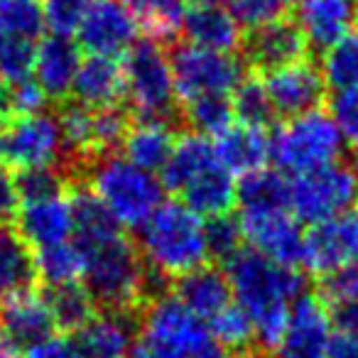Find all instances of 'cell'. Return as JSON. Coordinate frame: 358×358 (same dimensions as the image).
<instances>
[{
	"label": "cell",
	"instance_id": "cell-37",
	"mask_svg": "<svg viewBox=\"0 0 358 358\" xmlns=\"http://www.w3.org/2000/svg\"><path fill=\"white\" fill-rule=\"evenodd\" d=\"M206 327L211 329L216 341H219L229 353L245 351V348H250V343L255 341L253 322H250L248 314H245L236 302L229 304L221 314H216Z\"/></svg>",
	"mask_w": 358,
	"mask_h": 358
},
{
	"label": "cell",
	"instance_id": "cell-26",
	"mask_svg": "<svg viewBox=\"0 0 358 358\" xmlns=\"http://www.w3.org/2000/svg\"><path fill=\"white\" fill-rule=\"evenodd\" d=\"M135 331L128 314H96L79 331L81 353L86 358H130L135 348Z\"/></svg>",
	"mask_w": 358,
	"mask_h": 358
},
{
	"label": "cell",
	"instance_id": "cell-32",
	"mask_svg": "<svg viewBox=\"0 0 358 358\" xmlns=\"http://www.w3.org/2000/svg\"><path fill=\"white\" fill-rule=\"evenodd\" d=\"M42 30V0H0V40L37 45Z\"/></svg>",
	"mask_w": 358,
	"mask_h": 358
},
{
	"label": "cell",
	"instance_id": "cell-45",
	"mask_svg": "<svg viewBox=\"0 0 358 358\" xmlns=\"http://www.w3.org/2000/svg\"><path fill=\"white\" fill-rule=\"evenodd\" d=\"M17 192H20V201H32L42 199V196L62 194L64 192V182H62V174L55 167L45 169H27L15 177Z\"/></svg>",
	"mask_w": 358,
	"mask_h": 358
},
{
	"label": "cell",
	"instance_id": "cell-12",
	"mask_svg": "<svg viewBox=\"0 0 358 358\" xmlns=\"http://www.w3.org/2000/svg\"><path fill=\"white\" fill-rule=\"evenodd\" d=\"M238 229L250 250L287 268H297L302 258L304 231L289 204H268L238 209Z\"/></svg>",
	"mask_w": 358,
	"mask_h": 358
},
{
	"label": "cell",
	"instance_id": "cell-54",
	"mask_svg": "<svg viewBox=\"0 0 358 358\" xmlns=\"http://www.w3.org/2000/svg\"><path fill=\"white\" fill-rule=\"evenodd\" d=\"M353 177H356V187H358V164H356V169H353Z\"/></svg>",
	"mask_w": 358,
	"mask_h": 358
},
{
	"label": "cell",
	"instance_id": "cell-38",
	"mask_svg": "<svg viewBox=\"0 0 358 358\" xmlns=\"http://www.w3.org/2000/svg\"><path fill=\"white\" fill-rule=\"evenodd\" d=\"M91 0H42V17L52 37H71L79 32Z\"/></svg>",
	"mask_w": 358,
	"mask_h": 358
},
{
	"label": "cell",
	"instance_id": "cell-17",
	"mask_svg": "<svg viewBox=\"0 0 358 358\" xmlns=\"http://www.w3.org/2000/svg\"><path fill=\"white\" fill-rule=\"evenodd\" d=\"M15 221L17 234L30 245V250L74 241V209H71V196H66L64 192L42 196V199L20 201Z\"/></svg>",
	"mask_w": 358,
	"mask_h": 358
},
{
	"label": "cell",
	"instance_id": "cell-34",
	"mask_svg": "<svg viewBox=\"0 0 358 358\" xmlns=\"http://www.w3.org/2000/svg\"><path fill=\"white\" fill-rule=\"evenodd\" d=\"M185 118L196 130V135L219 138L236 123L231 96H204V99L189 101L185 103Z\"/></svg>",
	"mask_w": 358,
	"mask_h": 358
},
{
	"label": "cell",
	"instance_id": "cell-22",
	"mask_svg": "<svg viewBox=\"0 0 358 358\" xmlns=\"http://www.w3.org/2000/svg\"><path fill=\"white\" fill-rule=\"evenodd\" d=\"M214 150L234 177H248L265 169V162L270 159V138L265 128L234 123L226 133L214 138Z\"/></svg>",
	"mask_w": 358,
	"mask_h": 358
},
{
	"label": "cell",
	"instance_id": "cell-18",
	"mask_svg": "<svg viewBox=\"0 0 358 358\" xmlns=\"http://www.w3.org/2000/svg\"><path fill=\"white\" fill-rule=\"evenodd\" d=\"M0 334L17 348H30L55 336V322L45 294L25 289L0 299Z\"/></svg>",
	"mask_w": 358,
	"mask_h": 358
},
{
	"label": "cell",
	"instance_id": "cell-43",
	"mask_svg": "<svg viewBox=\"0 0 358 358\" xmlns=\"http://www.w3.org/2000/svg\"><path fill=\"white\" fill-rule=\"evenodd\" d=\"M329 115L336 123L343 145L358 150V86L336 91L331 99V113Z\"/></svg>",
	"mask_w": 358,
	"mask_h": 358
},
{
	"label": "cell",
	"instance_id": "cell-21",
	"mask_svg": "<svg viewBox=\"0 0 358 358\" xmlns=\"http://www.w3.org/2000/svg\"><path fill=\"white\" fill-rule=\"evenodd\" d=\"M81 57L79 47L66 37H47L37 45L32 81L45 91L47 99H66L74 89Z\"/></svg>",
	"mask_w": 358,
	"mask_h": 358
},
{
	"label": "cell",
	"instance_id": "cell-25",
	"mask_svg": "<svg viewBox=\"0 0 358 358\" xmlns=\"http://www.w3.org/2000/svg\"><path fill=\"white\" fill-rule=\"evenodd\" d=\"M304 50H307V40L299 32L297 22H289L285 17L255 30L248 40L250 62L268 71L304 59Z\"/></svg>",
	"mask_w": 358,
	"mask_h": 358
},
{
	"label": "cell",
	"instance_id": "cell-41",
	"mask_svg": "<svg viewBox=\"0 0 358 358\" xmlns=\"http://www.w3.org/2000/svg\"><path fill=\"white\" fill-rule=\"evenodd\" d=\"M47 96L35 81H22V84L8 86V91L3 94L0 108L6 118H27V115L45 113Z\"/></svg>",
	"mask_w": 358,
	"mask_h": 358
},
{
	"label": "cell",
	"instance_id": "cell-49",
	"mask_svg": "<svg viewBox=\"0 0 358 358\" xmlns=\"http://www.w3.org/2000/svg\"><path fill=\"white\" fill-rule=\"evenodd\" d=\"M327 358H358V334L336 329L329 341Z\"/></svg>",
	"mask_w": 358,
	"mask_h": 358
},
{
	"label": "cell",
	"instance_id": "cell-1",
	"mask_svg": "<svg viewBox=\"0 0 358 358\" xmlns=\"http://www.w3.org/2000/svg\"><path fill=\"white\" fill-rule=\"evenodd\" d=\"M71 209L74 243L84 260V287L108 312L128 314L148 297L152 282L143 255L91 192H74Z\"/></svg>",
	"mask_w": 358,
	"mask_h": 358
},
{
	"label": "cell",
	"instance_id": "cell-13",
	"mask_svg": "<svg viewBox=\"0 0 358 358\" xmlns=\"http://www.w3.org/2000/svg\"><path fill=\"white\" fill-rule=\"evenodd\" d=\"M358 260V209L343 211L334 219L319 221L304 234L299 265L314 275H327L341 270L343 265Z\"/></svg>",
	"mask_w": 358,
	"mask_h": 358
},
{
	"label": "cell",
	"instance_id": "cell-15",
	"mask_svg": "<svg viewBox=\"0 0 358 358\" xmlns=\"http://www.w3.org/2000/svg\"><path fill=\"white\" fill-rule=\"evenodd\" d=\"M138 20L120 0H91L84 22L76 32L84 50L113 59L118 55H128L138 45Z\"/></svg>",
	"mask_w": 358,
	"mask_h": 358
},
{
	"label": "cell",
	"instance_id": "cell-39",
	"mask_svg": "<svg viewBox=\"0 0 358 358\" xmlns=\"http://www.w3.org/2000/svg\"><path fill=\"white\" fill-rule=\"evenodd\" d=\"M287 0H229V13L241 25V30H260L282 20Z\"/></svg>",
	"mask_w": 358,
	"mask_h": 358
},
{
	"label": "cell",
	"instance_id": "cell-50",
	"mask_svg": "<svg viewBox=\"0 0 358 358\" xmlns=\"http://www.w3.org/2000/svg\"><path fill=\"white\" fill-rule=\"evenodd\" d=\"M336 324H338V329H346V331L358 334V299H356V302L338 304Z\"/></svg>",
	"mask_w": 358,
	"mask_h": 358
},
{
	"label": "cell",
	"instance_id": "cell-3",
	"mask_svg": "<svg viewBox=\"0 0 358 358\" xmlns=\"http://www.w3.org/2000/svg\"><path fill=\"white\" fill-rule=\"evenodd\" d=\"M159 182L201 219L229 216L236 206V177L221 164L214 143L204 135L192 133L177 140Z\"/></svg>",
	"mask_w": 358,
	"mask_h": 358
},
{
	"label": "cell",
	"instance_id": "cell-53",
	"mask_svg": "<svg viewBox=\"0 0 358 358\" xmlns=\"http://www.w3.org/2000/svg\"><path fill=\"white\" fill-rule=\"evenodd\" d=\"M3 84H6V81H3V76H0V101H3V94H6V89H3Z\"/></svg>",
	"mask_w": 358,
	"mask_h": 358
},
{
	"label": "cell",
	"instance_id": "cell-24",
	"mask_svg": "<svg viewBox=\"0 0 358 358\" xmlns=\"http://www.w3.org/2000/svg\"><path fill=\"white\" fill-rule=\"evenodd\" d=\"M182 30L189 37V45L201 50L234 55L241 45V25L234 20L229 8L221 6H194L185 13Z\"/></svg>",
	"mask_w": 358,
	"mask_h": 358
},
{
	"label": "cell",
	"instance_id": "cell-2",
	"mask_svg": "<svg viewBox=\"0 0 358 358\" xmlns=\"http://www.w3.org/2000/svg\"><path fill=\"white\" fill-rule=\"evenodd\" d=\"M224 275L234 302L253 322L255 341L275 351L287 327L294 299L304 294L302 275L250 248H241L224 260Z\"/></svg>",
	"mask_w": 358,
	"mask_h": 358
},
{
	"label": "cell",
	"instance_id": "cell-33",
	"mask_svg": "<svg viewBox=\"0 0 358 358\" xmlns=\"http://www.w3.org/2000/svg\"><path fill=\"white\" fill-rule=\"evenodd\" d=\"M322 79L334 91H346L358 86V32H348L322 55Z\"/></svg>",
	"mask_w": 358,
	"mask_h": 358
},
{
	"label": "cell",
	"instance_id": "cell-42",
	"mask_svg": "<svg viewBox=\"0 0 358 358\" xmlns=\"http://www.w3.org/2000/svg\"><path fill=\"white\" fill-rule=\"evenodd\" d=\"M128 128H130L128 118H125V113L118 108V106H115V108L94 110V150H96V155L108 152V150L123 145Z\"/></svg>",
	"mask_w": 358,
	"mask_h": 358
},
{
	"label": "cell",
	"instance_id": "cell-27",
	"mask_svg": "<svg viewBox=\"0 0 358 358\" xmlns=\"http://www.w3.org/2000/svg\"><path fill=\"white\" fill-rule=\"evenodd\" d=\"M174 145H177V138L167 120L140 118L135 125H130L123 140L125 159L150 174L162 172Z\"/></svg>",
	"mask_w": 358,
	"mask_h": 358
},
{
	"label": "cell",
	"instance_id": "cell-44",
	"mask_svg": "<svg viewBox=\"0 0 358 358\" xmlns=\"http://www.w3.org/2000/svg\"><path fill=\"white\" fill-rule=\"evenodd\" d=\"M243 236H241L238 221L231 216H219V219L206 221V245H209V255H216L221 260H229L234 253H238Z\"/></svg>",
	"mask_w": 358,
	"mask_h": 358
},
{
	"label": "cell",
	"instance_id": "cell-6",
	"mask_svg": "<svg viewBox=\"0 0 358 358\" xmlns=\"http://www.w3.org/2000/svg\"><path fill=\"white\" fill-rule=\"evenodd\" d=\"M91 194L120 229H140L162 204V182L118 155L96 159L89 174Z\"/></svg>",
	"mask_w": 358,
	"mask_h": 358
},
{
	"label": "cell",
	"instance_id": "cell-14",
	"mask_svg": "<svg viewBox=\"0 0 358 358\" xmlns=\"http://www.w3.org/2000/svg\"><path fill=\"white\" fill-rule=\"evenodd\" d=\"M334 319L317 294H302L289 309L287 327L275 346V358H327Z\"/></svg>",
	"mask_w": 358,
	"mask_h": 358
},
{
	"label": "cell",
	"instance_id": "cell-16",
	"mask_svg": "<svg viewBox=\"0 0 358 358\" xmlns=\"http://www.w3.org/2000/svg\"><path fill=\"white\" fill-rule=\"evenodd\" d=\"M263 84L270 96L273 110L285 118L317 110L324 99V89H327L319 66L309 64L307 59L270 69Z\"/></svg>",
	"mask_w": 358,
	"mask_h": 358
},
{
	"label": "cell",
	"instance_id": "cell-36",
	"mask_svg": "<svg viewBox=\"0 0 358 358\" xmlns=\"http://www.w3.org/2000/svg\"><path fill=\"white\" fill-rule=\"evenodd\" d=\"M62 133V145L69 152L79 155V157H89L96 155L94 150V110L86 108L81 103L66 106L62 115L57 118Z\"/></svg>",
	"mask_w": 358,
	"mask_h": 358
},
{
	"label": "cell",
	"instance_id": "cell-10",
	"mask_svg": "<svg viewBox=\"0 0 358 358\" xmlns=\"http://www.w3.org/2000/svg\"><path fill=\"white\" fill-rule=\"evenodd\" d=\"M287 196L289 209L297 216V221H307L314 226L353 209L358 199V187L353 169L336 162L314 172L289 177Z\"/></svg>",
	"mask_w": 358,
	"mask_h": 358
},
{
	"label": "cell",
	"instance_id": "cell-51",
	"mask_svg": "<svg viewBox=\"0 0 358 358\" xmlns=\"http://www.w3.org/2000/svg\"><path fill=\"white\" fill-rule=\"evenodd\" d=\"M0 358H22L20 356V348L13 346L3 334H0Z\"/></svg>",
	"mask_w": 358,
	"mask_h": 358
},
{
	"label": "cell",
	"instance_id": "cell-19",
	"mask_svg": "<svg viewBox=\"0 0 358 358\" xmlns=\"http://www.w3.org/2000/svg\"><path fill=\"white\" fill-rule=\"evenodd\" d=\"M358 22V0H299L297 27L307 45L327 50L353 32Z\"/></svg>",
	"mask_w": 358,
	"mask_h": 358
},
{
	"label": "cell",
	"instance_id": "cell-4",
	"mask_svg": "<svg viewBox=\"0 0 358 358\" xmlns=\"http://www.w3.org/2000/svg\"><path fill=\"white\" fill-rule=\"evenodd\" d=\"M140 255L150 275L185 278L204 268L209 255L206 221L182 201H164L140 226Z\"/></svg>",
	"mask_w": 358,
	"mask_h": 358
},
{
	"label": "cell",
	"instance_id": "cell-7",
	"mask_svg": "<svg viewBox=\"0 0 358 358\" xmlns=\"http://www.w3.org/2000/svg\"><path fill=\"white\" fill-rule=\"evenodd\" d=\"M343 148L346 145L336 123L319 108L287 118L270 138V157L280 172L289 177L341 162Z\"/></svg>",
	"mask_w": 358,
	"mask_h": 358
},
{
	"label": "cell",
	"instance_id": "cell-30",
	"mask_svg": "<svg viewBox=\"0 0 358 358\" xmlns=\"http://www.w3.org/2000/svg\"><path fill=\"white\" fill-rule=\"evenodd\" d=\"M135 15L138 25L150 35L152 42H164L177 37L185 22L182 0H120Z\"/></svg>",
	"mask_w": 358,
	"mask_h": 358
},
{
	"label": "cell",
	"instance_id": "cell-46",
	"mask_svg": "<svg viewBox=\"0 0 358 358\" xmlns=\"http://www.w3.org/2000/svg\"><path fill=\"white\" fill-rule=\"evenodd\" d=\"M324 294H327L329 302L346 304V302H356L358 299V260L343 265L341 270L327 275L324 278Z\"/></svg>",
	"mask_w": 358,
	"mask_h": 358
},
{
	"label": "cell",
	"instance_id": "cell-11",
	"mask_svg": "<svg viewBox=\"0 0 358 358\" xmlns=\"http://www.w3.org/2000/svg\"><path fill=\"white\" fill-rule=\"evenodd\" d=\"M62 150V133L55 115L37 113L27 118H0V167L45 169L55 167Z\"/></svg>",
	"mask_w": 358,
	"mask_h": 358
},
{
	"label": "cell",
	"instance_id": "cell-8",
	"mask_svg": "<svg viewBox=\"0 0 358 358\" xmlns=\"http://www.w3.org/2000/svg\"><path fill=\"white\" fill-rule=\"evenodd\" d=\"M125 99L140 118L164 120L174 108V81L169 57L157 42H138L123 62Z\"/></svg>",
	"mask_w": 358,
	"mask_h": 358
},
{
	"label": "cell",
	"instance_id": "cell-48",
	"mask_svg": "<svg viewBox=\"0 0 358 358\" xmlns=\"http://www.w3.org/2000/svg\"><path fill=\"white\" fill-rule=\"evenodd\" d=\"M17 211H20V192H17L15 177L10 174V169L0 167V226L15 221Z\"/></svg>",
	"mask_w": 358,
	"mask_h": 358
},
{
	"label": "cell",
	"instance_id": "cell-9",
	"mask_svg": "<svg viewBox=\"0 0 358 358\" xmlns=\"http://www.w3.org/2000/svg\"><path fill=\"white\" fill-rule=\"evenodd\" d=\"M174 96L189 103L204 96H231L245 79L243 64L236 55L201 50L194 45L177 47L169 57Z\"/></svg>",
	"mask_w": 358,
	"mask_h": 358
},
{
	"label": "cell",
	"instance_id": "cell-20",
	"mask_svg": "<svg viewBox=\"0 0 358 358\" xmlns=\"http://www.w3.org/2000/svg\"><path fill=\"white\" fill-rule=\"evenodd\" d=\"M71 94L79 99L81 106H86L91 110L115 108L125 99L123 64L118 59H113V57L99 55L81 59Z\"/></svg>",
	"mask_w": 358,
	"mask_h": 358
},
{
	"label": "cell",
	"instance_id": "cell-23",
	"mask_svg": "<svg viewBox=\"0 0 358 358\" xmlns=\"http://www.w3.org/2000/svg\"><path fill=\"white\" fill-rule=\"evenodd\" d=\"M174 297L185 304L194 317H199L206 324L216 314L224 312L229 304H234L229 280H226L224 270H216L211 265H204V268L194 270V273L185 275V278H179Z\"/></svg>",
	"mask_w": 358,
	"mask_h": 358
},
{
	"label": "cell",
	"instance_id": "cell-28",
	"mask_svg": "<svg viewBox=\"0 0 358 358\" xmlns=\"http://www.w3.org/2000/svg\"><path fill=\"white\" fill-rule=\"evenodd\" d=\"M35 263L30 245L10 226H0V299L32 289Z\"/></svg>",
	"mask_w": 358,
	"mask_h": 358
},
{
	"label": "cell",
	"instance_id": "cell-31",
	"mask_svg": "<svg viewBox=\"0 0 358 358\" xmlns=\"http://www.w3.org/2000/svg\"><path fill=\"white\" fill-rule=\"evenodd\" d=\"M32 263H35V278H40L47 287L79 282L84 275V260L74 241L32 250Z\"/></svg>",
	"mask_w": 358,
	"mask_h": 358
},
{
	"label": "cell",
	"instance_id": "cell-35",
	"mask_svg": "<svg viewBox=\"0 0 358 358\" xmlns=\"http://www.w3.org/2000/svg\"><path fill=\"white\" fill-rule=\"evenodd\" d=\"M231 106H234L236 123L255 125V128H265V123L275 115L263 79H255V76H245L241 81L238 89L231 94Z\"/></svg>",
	"mask_w": 358,
	"mask_h": 358
},
{
	"label": "cell",
	"instance_id": "cell-40",
	"mask_svg": "<svg viewBox=\"0 0 358 358\" xmlns=\"http://www.w3.org/2000/svg\"><path fill=\"white\" fill-rule=\"evenodd\" d=\"M35 52L37 45H32V42L0 40V76H3V81L8 86L32 79Z\"/></svg>",
	"mask_w": 358,
	"mask_h": 358
},
{
	"label": "cell",
	"instance_id": "cell-5",
	"mask_svg": "<svg viewBox=\"0 0 358 358\" xmlns=\"http://www.w3.org/2000/svg\"><path fill=\"white\" fill-rule=\"evenodd\" d=\"M130 358H234L177 297H155Z\"/></svg>",
	"mask_w": 358,
	"mask_h": 358
},
{
	"label": "cell",
	"instance_id": "cell-52",
	"mask_svg": "<svg viewBox=\"0 0 358 358\" xmlns=\"http://www.w3.org/2000/svg\"><path fill=\"white\" fill-rule=\"evenodd\" d=\"M226 0H194V6H221Z\"/></svg>",
	"mask_w": 358,
	"mask_h": 358
},
{
	"label": "cell",
	"instance_id": "cell-29",
	"mask_svg": "<svg viewBox=\"0 0 358 358\" xmlns=\"http://www.w3.org/2000/svg\"><path fill=\"white\" fill-rule=\"evenodd\" d=\"M45 299L47 307H50L55 329H59L64 334H79L96 317V302L81 282L50 287Z\"/></svg>",
	"mask_w": 358,
	"mask_h": 358
},
{
	"label": "cell",
	"instance_id": "cell-47",
	"mask_svg": "<svg viewBox=\"0 0 358 358\" xmlns=\"http://www.w3.org/2000/svg\"><path fill=\"white\" fill-rule=\"evenodd\" d=\"M22 358H86L81 353L79 343L71 341L69 336H50L45 341L27 348Z\"/></svg>",
	"mask_w": 358,
	"mask_h": 358
}]
</instances>
